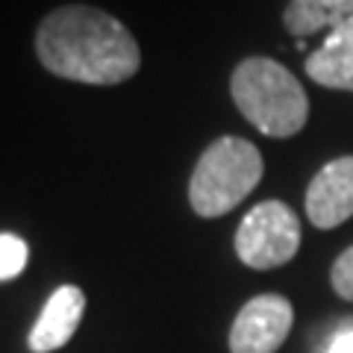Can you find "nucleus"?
Segmentation results:
<instances>
[{
	"label": "nucleus",
	"mask_w": 353,
	"mask_h": 353,
	"mask_svg": "<svg viewBox=\"0 0 353 353\" xmlns=\"http://www.w3.org/2000/svg\"><path fill=\"white\" fill-rule=\"evenodd\" d=\"M32 44L44 71L83 85H121L141 68L136 36L106 9L88 3L48 12Z\"/></svg>",
	"instance_id": "1"
},
{
	"label": "nucleus",
	"mask_w": 353,
	"mask_h": 353,
	"mask_svg": "<svg viewBox=\"0 0 353 353\" xmlns=\"http://www.w3.org/2000/svg\"><path fill=\"white\" fill-rule=\"evenodd\" d=\"M230 94L262 136L289 139L309 121V97L297 77L271 57H248L230 77Z\"/></svg>",
	"instance_id": "2"
},
{
	"label": "nucleus",
	"mask_w": 353,
	"mask_h": 353,
	"mask_svg": "<svg viewBox=\"0 0 353 353\" xmlns=\"http://www.w3.org/2000/svg\"><path fill=\"white\" fill-rule=\"evenodd\" d=\"M262 153L248 139L221 136L197 159L189 180V203L201 218H221L245 201L262 180Z\"/></svg>",
	"instance_id": "3"
},
{
	"label": "nucleus",
	"mask_w": 353,
	"mask_h": 353,
	"mask_svg": "<svg viewBox=\"0 0 353 353\" xmlns=\"http://www.w3.org/2000/svg\"><path fill=\"white\" fill-rule=\"evenodd\" d=\"M301 248V221L283 201H262L236 230V256L253 271H271L292 262Z\"/></svg>",
	"instance_id": "4"
},
{
	"label": "nucleus",
	"mask_w": 353,
	"mask_h": 353,
	"mask_svg": "<svg viewBox=\"0 0 353 353\" xmlns=\"http://www.w3.org/2000/svg\"><path fill=\"white\" fill-rule=\"evenodd\" d=\"M294 309L283 294H259L239 309L230 327V353H277L289 339Z\"/></svg>",
	"instance_id": "5"
},
{
	"label": "nucleus",
	"mask_w": 353,
	"mask_h": 353,
	"mask_svg": "<svg viewBox=\"0 0 353 353\" xmlns=\"http://www.w3.org/2000/svg\"><path fill=\"white\" fill-rule=\"evenodd\" d=\"M353 215V157L327 162L306 189V218L318 230H333Z\"/></svg>",
	"instance_id": "6"
},
{
	"label": "nucleus",
	"mask_w": 353,
	"mask_h": 353,
	"mask_svg": "<svg viewBox=\"0 0 353 353\" xmlns=\"http://www.w3.org/2000/svg\"><path fill=\"white\" fill-rule=\"evenodd\" d=\"M85 315V294L77 285H59L57 292L48 297V303L41 306V312L32 324L27 345L32 353H50L59 350L71 341Z\"/></svg>",
	"instance_id": "7"
},
{
	"label": "nucleus",
	"mask_w": 353,
	"mask_h": 353,
	"mask_svg": "<svg viewBox=\"0 0 353 353\" xmlns=\"http://www.w3.org/2000/svg\"><path fill=\"white\" fill-rule=\"evenodd\" d=\"M306 77L324 88L353 92V18L330 30L321 48L309 53Z\"/></svg>",
	"instance_id": "8"
},
{
	"label": "nucleus",
	"mask_w": 353,
	"mask_h": 353,
	"mask_svg": "<svg viewBox=\"0 0 353 353\" xmlns=\"http://www.w3.org/2000/svg\"><path fill=\"white\" fill-rule=\"evenodd\" d=\"M347 18H353V0H289L283 27L289 30V36L303 41L312 32L336 30Z\"/></svg>",
	"instance_id": "9"
},
{
	"label": "nucleus",
	"mask_w": 353,
	"mask_h": 353,
	"mask_svg": "<svg viewBox=\"0 0 353 353\" xmlns=\"http://www.w3.org/2000/svg\"><path fill=\"white\" fill-rule=\"evenodd\" d=\"M27 262H30L27 241L15 233H0V283L21 277Z\"/></svg>",
	"instance_id": "10"
},
{
	"label": "nucleus",
	"mask_w": 353,
	"mask_h": 353,
	"mask_svg": "<svg viewBox=\"0 0 353 353\" xmlns=\"http://www.w3.org/2000/svg\"><path fill=\"white\" fill-rule=\"evenodd\" d=\"M330 283H333V292L339 297L353 301V245L336 256L333 268H330Z\"/></svg>",
	"instance_id": "11"
},
{
	"label": "nucleus",
	"mask_w": 353,
	"mask_h": 353,
	"mask_svg": "<svg viewBox=\"0 0 353 353\" xmlns=\"http://www.w3.org/2000/svg\"><path fill=\"white\" fill-rule=\"evenodd\" d=\"M327 353H353V327H345L330 339Z\"/></svg>",
	"instance_id": "12"
}]
</instances>
